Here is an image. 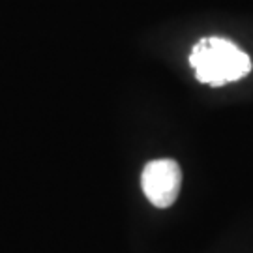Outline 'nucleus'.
Masks as SVG:
<instances>
[{
  "label": "nucleus",
  "mask_w": 253,
  "mask_h": 253,
  "mask_svg": "<svg viewBox=\"0 0 253 253\" xmlns=\"http://www.w3.org/2000/svg\"><path fill=\"white\" fill-rule=\"evenodd\" d=\"M190 64L201 83L223 86L252 72L250 56L225 38H203L191 49Z\"/></svg>",
  "instance_id": "nucleus-1"
},
{
  "label": "nucleus",
  "mask_w": 253,
  "mask_h": 253,
  "mask_svg": "<svg viewBox=\"0 0 253 253\" xmlns=\"http://www.w3.org/2000/svg\"><path fill=\"white\" fill-rule=\"evenodd\" d=\"M141 186L146 199L158 208H169L176 201L182 186L180 165L174 160H154L146 163Z\"/></svg>",
  "instance_id": "nucleus-2"
}]
</instances>
